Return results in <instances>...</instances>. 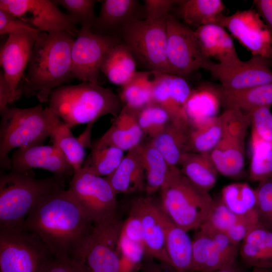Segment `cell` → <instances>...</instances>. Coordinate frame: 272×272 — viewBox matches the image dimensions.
<instances>
[{
	"label": "cell",
	"mask_w": 272,
	"mask_h": 272,
	"mask_svg": "<svg viewBox=\"0 0 272 272\" xmlns=\"http://www.w3.org/2000/svg\"><path fill=\"white\" fill-rule=\"evenodd\" d=\"M92 224L70 191L62 187L44 196L23 226L38 236L53 255L71 258Z\"/></svg>",
	"instance_id": "cell-1"
},
{
	"label": "cell",
	"mask_w": 272,
	"mask_h": 272,
	"mask_svg": "<svg viewBox=\"0 0 272 272\" xmlns=\"http://www.w3.org/2000/svg\"><path fill=\"white\" fill-rule=\"evenodd\" d=\"M67 32H41L36 38L19 88L26 97L48 101L51 92L72 77V48Z\"/></svg>",
	"instance_id": "cell-2"
},
{
	"label": "cell",
	"mask_w": 272,
	"mask_h": 272,
	"mask_svg": "<svg viewBox=\"0 0 272 272\" xmlns=\"http://www.w3.org/2000/svg\"><path fill=\"white\" fill-rule=\"evenodd\" d=\"M48 107L70 128L94 123L106 115L116 117L123 107L119 96L98 83L61 86L51 93Z\"/></svg>",
	"instance_id": "cell-3"
},
{
	"label": "cell",
	"mask_w": 272,
	"mask_h": 272,
	"mask_svg": "<svg viewBox=\"0 0 272 272\" xmlns=\"http://www.w3.org/2000/svg\"><path fill=\"white\" fill-rule=\"evenodd\" d=\"M160 208L175 225L188 232L199 229L207 221L214 200L181 172L169 166L160 189Z\"/></svg>",
	"instance_id": "cell-4"
},
{
	"label": "cell",
	"mask_w": 272,
	"mask_h": 272,
	"mask_svg": "<svg viewBox=\"0 0 272 272\" xmlns=\"http://www.w3.org/2000/svg\"><path fill=\"white\" fill-rule=\"evenodd\" d=\"M64 178L37 179L29 171L0 177V229L23 226L33 208L45 195L63 187Z\"/></svg>",
	"instance_id": "cell-5"
},
{
	"label": "cell",
	"mask_w": 272,
	"mask_h": 272,
	"mask_svg": "<svg viewBox=\"0 0 272 272\" xmlns=\"http://www.w3.org/2000/svg\"><path fill=\"white\" fill-rule=\"evenodd\" d=\"M41 104L26 108H9L1 112L0 165L11 168L10 152L16 148L40 145L49 137Z\"/></svg>",
	"instance_id": "cell-6"
},
{
	"label": "cell",
	"mask_w": 272,
	"mask_h": 272,
	"mask_svg": "<svg viewBox=\"0 0 272 272\" xmlns=\"http://www.w3.org/2000/svg\"><path fill=\"white\" fill-rule=\"evenodd\" d=\"M122 224L116 215L94 224L71 258L82 272H120L118 242Z\"/></svg>",
	"instance_id": "cell-7"
},
{
	"label": "cell",
	"mask_w": 272,
	"mask_h": 272,
	"mask_svg": "<svg viewBox=\"0 0 272 272\" xmlns=\"http://www.w3.org/2000/svg\"><path fill=\"white\" fill-rule=\"evenodd\" d=\"M166 19L136 20L126 25L119 35L137 62L148 71L170 74L167 56Z\"/></svg>",
	"instance_id": "cell-8"
},
{
	"label": "cell",
	"mask_w": 272,
	"mask_h": 272,
	"mask_svg": "<svg viewBox=\"0 0 272 272\" xmlns=\"http://www.w3.org/2000/svg\"><path fill=\"white\" fill-rule=\"evenodd\" d=\"M53 254L23 226L0 229V272H39Z\"/></svg>",
	"instance_id": "cell-9"
},
{
	"label": "cell",
	"mask_w": 272,
	"mask_h": 272,
	"mask_svg": "<svg viewBox=\"0 0 272 272\" xmlns=\"http://www.w3.org/2000/svg\"><path fill=\"white\" fill-rule=\"evenodd\" d=\"M68 190L93 224L115 216L116 194L105 177L81 168L74 173Z\"/></svg>",
	"instance_id": "cell-10"
},
{
	"label": "cell",
	"mask_w": 272,
	"mask_h": 272,
	"mask_svg": "<svg viewBox=\"0 0 272 272\" xmlns=\"http://www.w3.org/2000/svg\"><path fill=\"white\" fill-rule=\"evenodd\" d=\"M167 56L170 74L185 79L212 61L203 54L195 31L170 14L166 19Z\"/></svg>",
	"instance_id": "cell-11"
},
{
	"label": "cell",
	"mask_w": 272,
	"mask_h": 272,
	"mask_svg": "<svg viewBox=\"0 0 272 272\" xmlns=\"http://www.w3.org/2000/svg\"><path fill=\"white\" fill-rule=\"evenodd\" d=\"M120 42L118 36L96 34L90 28L81 27L72 48V78L98 83L104 59Z\"/></svg>",
	"instance_id": "cell-12"
},
{
	"label": "cell",
	"mask_w": 272,
	"mask_h": 272,
	"mask_svg": "<svg viewBox=\"0 0 272 272\" xmlns=\"http://www.w3.org/2000/svg\"><path fill=\"white\" fill-rule=\"evenodd\" d=\"M0 9L42 32L64 31L75 38L79 32L76 20L70 15L62 13L53 1L1 0Z\"/></svg>",
	"instance_id": "cell-13"
},
{
	"label": "cell",
	"mask_w": 272,
	"mask_h": 272,
	"mask_svg": "<svg viewBox=\"0 0 272 272\" xmlns=\"http://www.w3.org/2000/svg\"><path fill=\"white\" fill-rule=\"evenodd\" d=\"M216 24L227 29L253 55L272 58V36L256 11L248 9L230 16L222 14Z\"/></svg>",
	"instance_id": "cell-14"
},
{
	"label": "cell",
	"mask_w": 272,
	"mask_h": 272,
	"mask_svg": "<svg viewBox=\"0 0 272 272\" xmlns=\"http://www.w3.org/2000/svg\"><path fill=\"white\" fill-rule=\"evenodd\" d=\"M269 59L253 55L247 61L232 65L212 62L207 70L222 88L240 90L272 83Z\"/></svg>",
	"instance_id": "cell-15"
},
{
	"label": "cell",
	"mask_w": 272,
	"mask_h": 272,
	"mask_svg": "<svg viewBox=\"0 0 272 272\" xmlns=\"http://www.w3.org/2000/svg\"><path fill=\"white\" fill-rule=\"evenodd\" d=\"M38 35L30 33L9 34L1 47V65L15 101L22 94L19 88V85L26 71L32 49Z\"/></svg>",
	"instance_id": "cell-16"
},
{
	"label": "cell",
	"mask_w": 272,
	"mask_h": 272,
	"mask_svg": "<svg viewBox=\"0 0 272 272\" xmlns=\"http://www.w3.org/2000/svg\"><path fill=\"white\" fill-rule=\"evenodd\" d=\"M132 206L141 220L146 257L171 266L166 249L165 228L159 205L149 198L141 197Z\"/></svg>",
	"instance_id": "cell-17"
},
{
	"label": "cell",
	"mask_w": 272,
	"mask_h": 272,
	"mask_svg": "<svg viewBox=\"0 0 272 272\" xmlns=\"http://www.w3.org/2000/svg\"><path fill=\"white\" fill-rule=\"evenodd\" d=\"M34 168L45 169L64 178L74 173L64 155L53 145L24 147L13 153L12 171L24 172Z\"/></svg>",
	"instance_id": "cell-18"
},
{
	"label": "cell",
	"mask_w": 272,
	"mask_h": 272,
	"mask_svg": "<svg viewBox=\"0 0 272 272\" xmlns=\"http://www.w3.org/2000/svg\"><path fill=\"white\" fill-rule=\"evenodd\" d=\"M192 92L185 79L159 73L154 82L153 100L168 112L171 121L189 123L185 107Z\"/></svg>",
	"instance_id": "cell-19"
},
{
	"label": "cell",
	"mask_w": 272,
	"mask_h": 272,
	"mask_svg": "<svg viewBox=\"0 0 272 272\" xmlns=\"http://www.w3.org/2000/svg\"><path fill=\"white\" fill-rule=\"evenodd\" d=\"M99 15L91 31L96 34L119 35L122 29L130 22L141 18V6L137 0L101 1Z\"/></svg>",
	"instance_id": "cell-20"
},
{
	"label": "cell",
	"mask_w": 272,
	"mask_h": 272,
	"mask_svg": "<svg viewBox=\"0 0 272 272\" xmlns=\"http://www.w3.org/2000/svg\"><path fill=\"white\" fill-rule=\"evenodd\" d=\"M200 47L205 56L214 58L219 63L232 65L241 60L234 42L225 28L216 24H210L194 30Z\"/></svg>",
	"instance_id": "cell-21"
},
{
	"label": "cell",
	"mask_w": 272,
	"mask_h": 272,
	"mask_svg": "<svg viewBox=\"0 0 272 272\" xmlns=\"http://www.w3.org/2000/svg\"><path fill=\"white\" fill-rule=\"evenodd\" d=\"M143 134L136 112L123 107L110 128L93 147L111 146L128 151L141 144Z\"/></svg>",
	"instance_id": "cell-22"
},
{
	"label": "cell",
	"mask_w": 272,
	"mask_h": 272,
	"mask_svg": "<svg viewBox=\"0 0 272 272\" xmlns=\"http://www.w3.org/2000/svg\"><path fill=\"white\" fill-rule=\"evenodd\" d=\"M43 112L52 145L62 153L75 173L82 168L84 162L85 147L74 136L70 128L48 107L44 108Z\"/></svg>",
	"instance_id": "cell-23"
},
{
	"label": "cell",
	"mask_w": 272,
	"mask_h": 272,
	"mask_svg": "<svg viewBox=\"0 0 272 272\" xmlns=\"http://www.w3.org/2000/svg\"><path fill=\"white\" fill-rule=\"evenodd\" d=\"M236 257L221 250L210 236L199 230L192 240L191 272H212L230 267Z\"/></svg>",
	"instance_id": "cell-24"
},
{
	"label": "cell",
	"mask_w": 272,
	"mask_h": 272,
	"mask_svg": "<svg viewBox=\"0 0 272 272\" xmlns=\"http://www.w3.org/2000/svg\"><path fill=\"white\" fill-rule=\"evenodd\" d=\"M188 123L173 122L150 142L163 156L169 166L178 167L181 159L190 152Z\"/></svg>",
	"instance_id": "cell-25"
},
{
	"label": "cell",
	"mask_w": 272,
	"mask_h": 272,
	"mask_svg": "<svg viewBox=\"0 0 272 272\" xmlns=\"http://www.w3.org/2000/svg\"><path fill=\"white\" fill-rule=\"evenodd\" d=\"M105 178L116 195L145 190V171L136 147L127 151L117 168Z\"/></svg>",
	"instance_id": "cell-26"
},
{
	"label": "cell",
	"mask_w": 272,
	"mask_h": 272,
	"mask_svg": "<svg viewBox=\"0 0 272 272\" xmlns=\"http://www.w3.org/2000/svg\"><path fill=\"white\" fill-rule=\"evenodd\" d=\"M162 213L166 249L171 265L176 272H191L192 240L187 231L173 223L163 212Z\"/></svg>",
	"instance_id": "cell-27"
},
{
	"label": "cell",
	"mask_w": 272,
	"mask_h": 272,
	"mask_svg": "<svg viewBox=\"0 0 272 272\" xmlns=\"http://www.w3.org/2000/svg\"><path fill=\"white\" fill-rule=\"evenodd\" d=\"M240 255L245 263L254 267H272V231L259 223L243 240Z\"/></svg>",
	"instance_id": "cell-28"
},
{
	"label": "cell",
	"mask_w": 272,
	"mask_h": 272,
	"mask_svg": "<svg viewBox=\"0 0 272 272\" xmlns=\"http://www.w3.org/2000/svg\"><path fill=\"white\" fill-rule=\"evenodd\" d=\"M209 154L218 173L229 177H236L244 168L245 139L223 136Z\"/></svg>",
	"instance_id": "cell-29"
},
{
	"label": "cell",
	"mask_w": 272,
	"mask_h": 272,
	"mask_svg": "<svg viewBox=\"0 0 272 272\" xmlns=\"http://www.w3.org/2000/svg\"><path fill=\"white\" fill-rule=\"evenodd\" d=\"M215 92L227 108L238 109L246 113L272 105V83L240 90H229L221 87Z\"/></svg>",
	"instance_id": "cell-30"
},
{
	"label": "cell",
	"mask_w": 272,
	"mask_h": 272,
	"mask_svg": "<svg viewBox=\"0 0 272 272\" xmlns=\"http://www.w3.org/2000/svg\"><path fill=\"white\" fill-rule=\"evenodd\" d=\"M158 72L136 71L121 86L119 96L123 107L137 112L153 102V85Z\"/></svg>",
	"instance_id": "cell-31"
},
{
	"label": "cell",
	"mask_w": 272,
	"mask_h": 272,
	"mask_svg": "<svg viewBox=\"0 0 272 272\" xmlns=\"http://www.w3.org/2000/svg\"><path fill=\"white\" fill-rule=\"evenodd\" d=\"M136 66L131 51L121 40L107 53L100 71L111 83L122 86L136 72Z\"/></svg>",
	"instance_id": "cell-32"
},
{
	"label": "cell",
	"mask_w": 272,
	"mask_h": 272,
	"mask_svg": "<svg viewBox=\"0 0 272 272\" xmlns=\"http://www.w3.org/2000/svg\"><path fill=\"white\" fill-rule=\"evenodd\" d=\"M180 171L191 182L209 192L215 185L218 172L209 153L189 152L182 158Z\"/></svg>",
	"instance_id": "cell-33"
},
{
	"label": "cell",
	"mask_w": 272,
	"mask_h": 272,
	"mask_svg": "<svg viewBox=\"0 0 272 272\" xmlns=\"http://www.w3.org/2000/svg\"><path fill=\"white\" fill-rule=\"evenodd\" d=\"M136 149L145 171V191L151 194L160 189L167 177L169 165L150 143L141 144Z\"/></svg>",
	"instance_id": "cell-34"
},
{
	"label": "cell",
	"mask_w": 272,
	"mask_h": 272,
	"mask_svg": "<svg viewBox=\"0 0 272 272\" xmlns=\"http://www.w3.org/2000/svg\"><path fill=\"white\" fill-rule=\"evenodd\" d=\"M221 199L239 217L259 216L256 189L246 182L233 183L224 186Z\"/></svg>",
	"instance_id": "cell-35"
},
{
	"label": "cell",
	"mask_w": 272,
	"mask_h": 272,
	"mask_svg": "<svg viewBox=\"0 0 272 272\" xmlns=\"http://www.w3.org/2000/svg\"><path fill=\"white\" fill-rule=\"evenodd\" d=\"M178 5L184 23L196 28L216 24L225 8L221 0H185L181 1Z\"/></svg>",
	"instance_id": "cell-36"
},
{
	"label": "cell",
	"mask_w": 272,
	"mask_h": 272,
	"mask_svg": "<svg viewBox=\"0 0 272 272\" xmlns=\"http://www.w3.org/2000/svg\"><path fill=\"white\" fill-rule=\"evenodd\" d=\"M219 100L215 91L192 90L185 107L190 126L200 125L217 117Z\"/></svg>",
	"instance_id": "cell-37"
},
{
	"label": "cell",
	"mask_w": 272,
	"mask_h": 272,
	"mask_svg": "<svg viewBox=\"0 0 272 272\" xmlns=\"http://www.w3.org/2000/svg\"><path fill=\"white\" fill-rule=\"evenodd\" d=\"M124 151L111 146L93 147L82 169L95 175L107 176L118 166Z\"/></svg>",
	"instance_id": "cell-38"
},
{
	"label": "cell",
	"mask_w": 272,
	"mask_h": 272,
	"mask_svg": "<svg viewBox=\"0 0 272 272\" xmlns=\"http://www.w3.org/2000/svg\"><path fill=\"white\" fill-rule=\"evenodd\" d=\"M223 137L222 127L219 116L196 127H191L189 132L190 152L210 153Z\"/></svg>",
	"instance_id": "cell-39"
},
{
	"label": "cell",
	"mask_w": 272,
	"mask_h": 272,
	"mask_svg": "<svg viewBox=\"0 0 272 272\" xmlns=\"http://www.w3.org/2000/svg\"><path fill=\"white\" fill-rule=\"evenodd\" d=\"M250 179L258 183L272 176V144L251 137Z\"/></svg>",
	"instance_id": "cell-40"
},
{
	"label": "cell",
	"mask_w": 272,
	"mask_h": 272,
	"mask_svg": "<svg viewBox=\"0 0 272 272\" xmlns=\"http://www.w3.org/2000/svg\"><path fill=\"white\" fill-rule=\"evenodd\" d=\"M135 112L143 133L151 139L159 134L171 121L168 112L154 102Z\"/></svg>",
	"instance_id": "cell-41"
},
{
	"label": "cell",
	"mask_w": 272,
	"mask_h": 272,
	"mask_svg": "<svg viewBox=\"0 0 272 272\" xmlns=\"http://www.w3.org/2000/svg\"><path fill=\"white\" fill-rule=\"evenodd\" d=\"M118 249L120 272H135L140 269L146 257L143 243L131 240L120 233Z\"/></svg>",
	"instance_id": "cell-42"
},
{
	"label": "cell",
	"mask_w": 272,
	"mask_h": 272,
	"mask_svg": "<svg viewBox=\"0 0 272 272\" xmlns=\"http://www.w3.org/2000/svg\"><path fill=\"white\" fill-rule=\"evenodd\" d=\"M223 130V137L245 138L250 124L248 114L236 108H228L219 116Z\"/></svg>",
	"instance_id": "cell-43"
},
{
	"label": "cell",
	"mask_w": 272,
	"mask_h": 272,
	"mask_svg": "<svg viewBox=\"0 0 272 272\" xmlns=\"http://www.w3.org/2000/svg\"><path fill=\"white\" fill-rule=\"evenodd\" d=\"M53 2L64 8L68 14L81 25L91 29L97 16L95 14L94 0H56Z\"/></svg>",
	"instance_id": "cell-44"
},
{
	"label": "cell",
	"mask_w": 272,
	"mask_h": 272,
	"mask_svg": "<svg viewBox=\"0 0 272 272\" xmlns=\"http://www.w3.org/2000/svg\"><path fill=\"white\" fill-rule=\"evenodd\" d=\"M252 125V136L272 144V113L270 107H263L247 113Z\"/></svg>",
	"instance_id": "cell-45"
},
{
	"label": "cell",
	"mask_w": 272,
	"mask_h": 272,
	"mask_svg": "<svg viewBox=\"0 0 272 272\" xmlns=\"http://www.w3.org/2000/svg\"><path fill=\"white\" fill-rule=\"evenodd\" d=\"M240 217L233 213L220 199L214 200L205 222L215 229L225 233L239 220Z\"/></svg>",
	"instance_id": "cell-46"
},
{
	"label": "cell",
	"mask_w": 272,
	"mask_h": 272,
	"mask_svg": "<svg viewBox=\"0 0 272 272\" xmlns=\"http://www.w3.org/2000/svg\"><path fill=\"white\" fill-rule=\"evenodd\" d=\"M41 32L28 23L13 15L0 9L1 35L30 33L38 35Z\"/></svg>",
	"instance_id": "cell-47"
},
{
	"label": "cell",
	"mask_w": 272,
	"mask_h": 272,
	"mask_svg": "<svg viewBox=\"0 0 272 272\" xmlns=\"http://www.w3.org/2000/svg\"><path fill=\"white\" fill-rule=\"evenodd\" d=\"M181 1L175 0H145V19L150 20H160L167 18L169 12L176 5Z\"/></svg>",
	"instance_id": "cell-48"
},
{
	"label": "cell",
	"mask_w": 272,
	"mask_h": 272,
	"mask_svg": "<svg viewBox=\"0 0 272 272\" xmlns=\"http://www.w3.org/2000/svg\"><path fill=\"white\" fill-rule=\"evenodd\" d=\"M256 189L257 210L261 223L272 211V176L258 183Z\"/></svg>",
	"instance_id": "cell-49"
},
{
	"label": "cell",
	"mask_w": 272,
	"mask_h": 272,
	"mask_svg": "<svg viewBox=\"0 0 272 272\" xmlns=\"http://www.w3.org/2000/svg\"><path fill=\"white\" fill-rule=\"evenodd\" d=\"M259 223H260L258 216L240 217L225 233L233 243L238 245L243 241L251 228Z\"/></svg>",
	"instance_id": "cell-50"
},
{
	"label": "cell",
	"mask_w": 272,
	"mask_h": 272,
	"mask_svg": "<svg viewBox=\"0 0 272 272\" xmlns=\"http://www.w3.org/2000/svg\"><path fill=\"white\" fill-rule=\"evenodd\" d=\"M39 272H82L70 257L52 255L44 263Z\"/></svg>",
	"instance_id": "cell-51"
},
{
	"label": "cell",
	"mask_w": 272,
	"mask_h": 272,
	"mask_svg": "<svg viewBox=\"0 0 272 272\" xmlns=\"http://www.w3.org/2000/svg\"><path fill=\"white\" fill-rule=\"evenodd\" d=\"M253 4L272 36V0H254Z\"/></svg>",
	"instance_id": "cell-52"
},
{
	"label": "cell",
	"mask_w": 272,
	"mask_h": 272,
	"mask_svg": "<svg viewBox=\"0 0 272 272\" xmlns=\"http://www.w3.org/2000/svg\"><path fill=\"white\" fill-rule=\"evenodd\" d=\"M15 101L12 91L4 77L0 74V112L7 108L8 104Z\"/></svg>",
	"instance_id": "cell-53"
},
{
	"label": "cell",
	"mask_w": 272,
	"mask_h": 272,
	"mask_svg": "<svg viewBox=\"0 0 272 272\" xmlns=\"http://www.w3.org/2000/svg\"><path fill=\"white\" fill-rule=\"evenodd\" d=\"M152 258L146 257L140 272H176L170 265L165 263H157Z\"/></svg>",
	"instance_id": "cell-54"
},
{
	"label": "cell",
	"mask_w": 272,
	"mask_h": 272,
	"mask_svg": "<svg viewBox=\"0 0 272 272\" xmlns=\"http://www.w3.org/2000/svg\"><path fill=\"white\" fill-rule=\"evenodd\" d=\"M261 224L272 231V211Z\"/></svg>",
	"instance_id": "cell-55"
},
{
	"label": "cell",
	"mask_w": 272,
	"mask_h": 272,
	"mask_svg": "<svg viewBox=\"0 0 272 272\" xmlns=\"http://www.w3.org/2000/svg\"><path fill=\"white\" fill-rule=\"evenodd\" d=\"M212 272H240L239 270L235 268L233 265L223 269L216 270Z\"/></svg>",
	"instance_id": "cell-56"
},
{
	"label": "cell",
	"mask_w": 272,
	"mask_h": 272,
	"mask_svg": "<svg viewBox=\"0 0 272 272\" xmlns=\"http://www.w3.org/2000/svg\"><path fill=\"white\" fill-rule=\"evenodd\" d=\"M269 268L262 267H254L251 272H269Z\"/></svg>",
	"instance_id": "cell-57"
}]
</instances>
